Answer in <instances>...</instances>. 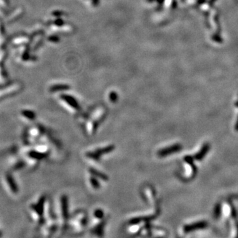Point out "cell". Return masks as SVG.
Wrapping results in <instances>:
<instances>
[{"instance_id": "cell-6", "label": "cell", "mask_w": 238, "mask_h": 238, "mask_svg": "<svg viewBox=\"0 0 238 238\" xmlns=\"http://www.w3.org/2000/svg\"><path fill=\"white\" fill-rule=\"evenodd\" d=\"M60 99L72 109L74 110H79L80 109V106H79L78 102L72 96L66 94H62L60 96Z\"/></svg>"}, {"instance_id": "cell-2", "label": "cell", "mask_w": 238, "mask_h": 238, "mask_svg": "<svg viewBox=\"0 0 238 238\" xmlns=\"http://www.w3.org/2000/svg\"><path fill=\"white\" fill-rule=\"evenodd\" d=\"M114 149H115L114 146L110 145V146H108L107 147H104V148H103L95 149V150H94V151L89 152L87 153L86 155L87 157L89 158H91L92 160L97 161L99 160V159H100V157L102 156V155H103L104 154H107V153H109L110 152L113 151Z\"/></svg>"}, {"instance_id": "cell-30", "label": "cell", "mask_w": 238, "mask_h": 238, "mask_svg": "<svg viewBox=\"0 0 238 238\" xmlns=\"http://www.w3.org/2000/svg\"><path fill=\"white\" fill-rule=\"evenodd\" d=\"M164 1H165V0H157V1L159 3V4H163Z\"/></svg>"}, {"instance_id": "cell-19", "label": "cell", "mask_w": 238, "mask_h": 238, "mask_svg": "<svg viewBox=\"0 0 238 238\" xmlns=\"http://www.w3.org/2000/svg\"><path fill=\"white\" fill-rule=\"evenodd\" d=\"M109 99H110V101L116 102L117 101V99H118L117 93L116 92H115V91L110 92V94H109Z\"/></svg>"}, {"instance_id": "cell-16", "label": "cell", "mask_w": 238, "mask_h": 238, "mask_svg": "<svg viewBox=\"0 0 238 238\" xmlns=\"http://www.w3.org/2000/svg\"><path fill=\"white\" fill-rule=\"evenodd\" d=\"M5 44V35L4 29V27L0 22V49H2L4 48Z\"/></svg>"}, {"instance_id": "cell-5", "label": "cell", "mask_w": 238, "mask_h": 238, "mask_svg": "<svg viewBox=\"0 0 238 238\" xmlns=\"http://www.w3.org/2000/svg\"><path fill=\"white\" fill-rule=\"evenodd\" d=\"M207 226L208 223L205 221H200V222L185 226L183 228V231L185 233H189V232L198 230V229H205L207 227Z\"/></svg>"}, {"instance_id": "cell-31", "label": "cell", "mask_w": 238, "mask_h": 238, "mask_svg": "<svg viewBox=\"0 0 238 238\" xmlns=\"http://www.w3.org/2000/svg\"><path fill=\"white\" fill-rule=\"evenodd\" d=\"M236 105H237V107H238V103H236Z\"/></svg>"}, {"instance_id": "cell-12", "label": "cell", "mask_w": 238, "mask_h": 238, "mask_svg": "<svg viewBox=\"0 0 238 238\" xmlns=\"http://www.w3.org/2000/svg\"><path fill=\"white\" fill-rule=\"evenodd\" d=\"M70 88V86L67 84H56L50 87V91L52 93L63 91H66Z\"/></svg>"}, {"instance_id": "cell-23", "label": "cell", "mask_w": 238, "mask_h": 238, "mask_svg": "<svg viewBox=\"0 0 238 238\" xmlns=\"http://www.w3.org/2000/svg\"><path fill=\"white\" fill-rule=\"evenodd\" d=\"M48 39H49V41L50 42H54V43H56V42H58L60 40V38L58 37V36L56 35H51L49 36Z\"/></svg>"}, {"instance_id": "cell-8", "label": "cell", "mask_w": 238, "mask_h": 238, "mask_svg": "<svg viewBox=\"0 0 238 238\" xmlns=\"http://www.w3.org/2000/svg\"><path fill=\"white\" fill-rule=\"evenodd\" d=\"M5 180H6L7 185L8 187L11 190V192L13 194H17L18 192V188L17 186L16 183L14 181L13 178L10 174H6L5 175Z\"/></svg>"}, {"instance_id": "cell-3", "label": "cell", "mask_w": 238, "mask_h": 238, "mask_svg": "<svg viewBox=\"0 0 238 238\" xmlns=\"http://www.w3.org/2000/svg\"><path fill=\"white\" fill-rule=\"evenodd\" d=\"M44 201H45V197H42L40 198L37 203L35 204V205H33L32 206L33 212L38 217V221L39 222V223H41V222L42 221V220H43Z\"/></svg>"}, {"instance_id": "cell-24", "label": "cell", "mask_w": 238, "mask_h": 238, "mask_svg": "<svg viewBox=\"0 0 238 238\" xmlns=\"http://www.w3.org/2000/svg\"><path fill=\"white\" fill-rule=\"evenodd\" d=\"M95 216L99 218H102L103 216V212H102V210H97L95 212Z\"/></svg>"}, {"instance_id": "cell-15", "label": "cell", "mask_w": 238, "mask_h": 238, "mask_svg": "<svg viewBox=\"0 0 238 238\" xmlns=\"http://www.w3.org/2000/svg\"><path fill=\"white\" fill-rule=\"evenodd\" d=\"M21 115L24 118H27V120H33L35 118V113L32 110H22Z\"/></svg>"}, {"instance_id": "cell-26", "label": "cell", "mask_w": 238, "mask_h": 238, "mask_svg": "<svg viewBox=\"0 0 238 238\" xmlns=\"http://www.w3.org/2000/svg\"><path fill=\"white\" fill-rule=\"evenodd\" d=\"M0 5H1L4 7H7L8 5L7 0H0Z\"/></svg>"}, {"instance_id": "cell-20", "label": "cell", "mask_w": 238, "mask_h": 238, "mask_svg": "<svg viewBox=\"0 0 238 238\" xmlns=\"http://www.w3.org/2000/svg\"><path fill=\"white\" fill-rule=\"evenodd\" d=\"M6 58V51L4 49H0V64H1Z\"/></svg>"}, {"instance_id": "cell-22", "label": "cell", "mask_w": 238, "mask_h": 238, "mask_svg": "<svg viewBox=\"0 0 238 238\" xmlns=\"http://www.w3.org/2000/svg\"><path fill=\"white\" fill-rule=\"evenodd\" d=\"M91 183L92 186L94 187L95 189H97L99 187V184L98 183V181H97V179L95 178H91Z\"/></svg>"}, {"instance_id": "cell-17", "label": "cell", "mask_w": 238, "mask_h": 238, "mask_svg": "<svg viewBox=\"0 0 238 238\" xmlns=\"http://www.w3.org/2000/svg\"><path fill=\"white\" fill-rule=\"evenodd\" d=\"M89 171L93 175H95V176L99 178H101V179H103V181H107V179H108V177H107L106 175L102 173L101 172H99L95 169H91L89 170Z\"/></svg>"}, {"instance_id": "cell-4", "label": "cell", "mask_w": 238, "mask_h": 238, "mask_svg": "<svg viewBox=\"0 0 238 238\" xmlns=\"http://www.w3.org/2000/svg\"><path fill=\"white\" fill-rule=\"evenodd\" d=\"M181 149H182V146H181V144H173V145L160 149V151H158L157 155L161 157H166L168 156L169 155H171L173 154H175V153L179 152L180 150H181Z\"/></svg>"}, {"instance_id": "cell-28", "label": "cell", "mask_w": 238, "mask_h": 238, "mask_svg": "<svg viewBox=\"0 0 238 238\" xmlns=\"http://www.w3.org/2000/svg\"><path fill=\"white\" fill-rule=\"evenodd\" d=\"M99 0H92V4L94 7L97 6V5L99 4Z\"/></svg>"}, {"instance_id": "cell-13", "label": "cell", "mask_w": 238, "mask_h": 238, "mask_svg": "<svg viewBox=\"0 0 238 238\" xmlns=\"http://www.w3.org/2000/svg\"><path fill=\"white\" fill-rule=\"evenodd\" d=\"M22 13H23V9L21 7L18 8V9L15 10V11H13V12L8 17L7 19V21L9 22L15 21V20L19 19L20 17L22 15Z\"/></svg>"}, {"instance_id": "cell-10", "label": "cell", "mask_w": 238, "mask_h": 238, "mask_svg": "<svg viewBox=\"0 0 238 238\" xmlns=\"http://www.w3.org/2000/svg\"><path fill=\"white\" fill-rule=\"evenodd\" d=\"M209 149H210V145L208 144H205V145L202 147V148L200 149V151L194 155V158L196 160L198 161L202 160V159L205 157V155L207 154Z\"/></svg>"}, {"instance_id": "cell-21", "label": "cell", "mask_w": 238, "mask_h": 238, "mask_svg": "<svg viewBox=\"0 0 238 238\" xmlns=\"http://www.w3.org/2000/svg\"><path fill=\"white\" fill-rule=\"evenodd\" d=\"M53 23H54V25H55V26H56L57 27H60L63 26L64 24V22L63 20H62V19H56V20H54V21Z\"/></svg>"}, {"instance_id": "cell-25", "label": "cell", "mask_w": 238, "mask_h": 238, "mask_svg": "<svg viewBox=\"0 0 238 238\" xmlns=\"http://www.w3.org/2000/svg\"><path fill=\"white\" fill-rule=\"evenodd\" d=\"M220 213V205H218V206H216V209H215V211H214L215 216H219Z\"/></svg>"}, {"instance_id": "cell-27", "label": "cell", "mask_w": 238, "mask_h": 238, "mask_svg": "<svg viewBox=\"0 0 238 238\" xmlns=\"http://www.w3.org/2000/svg\"><path fill=\"white\" fill-rule=\"evenodd\" d=\"M62 14H63V13H62V11H56L52 13V15H54L55 17H60Z\"/></svg>"}, {"instance_id": "cell-9", "label": "cell", "mask_w": 238, "mask_h": 238, "mask_svg": "<svg viewBox=\"0 0 238 238\" xmlns=\"http://www.w3.org/2000/svg\"><path fill=\"white\" fill-rule=\"evenodd\" d=\"M42 40H43V35L41 33H38L36 35L33 39H31V49L36 50L41 44Z\"/></svg>"}, {"instance_id": "cell-14", "label": "cell", "mask_w": 238, "mask_h": 238, "mask_svg": "<svg viewBox=\"0 0 238 238\" xmlns=\"http://www.w3.org/2000/svg\"><path fill=\"white\" fill-rule=\"evenodd\" d=\"M30 52H29V47L24 46L21 49V53H20V57L21 59L23 61H29V60H32L31 57L30 56Z\"/></svg>"}, {"instance_id": "cell-11", "label": "cell", "mask_w": 238, "mask_h": 238, "mask_svg": "<svg viewBox=\"0 0 238 238\" xmlns=\"http://www.w3.org/2000/svg\"><path fill=\"white\" fill-rule=\"evenodd\" d=\"M31 41V38L29 36H17V37L14 38L11 43L15 45H23L29 44Z\"/></svg>"}, {"instance_id": "cell-29", "label": "cell", "mask_w": 238, "mask_h": 238, "mask_svg": "<svg viewBox=\"0 0 238 238\" xmlns=\"http://www.w3.org/2000/svg\"><path fill=\"white\" fill-rule=\"evenodd\" d=\"M235 129H236V131H238V117L237 119L236 123V124H235Z\"/></svg>"}, {"instance_id": "cell-7", "label": "cell", "mask_w": 238, "mask_h": 238, "mask_svg": "<svg viewBox=\"0 0 238 238\" xmlns=\"http://www.w3.org/2000/svg\"><path fill=\"white\" fill-rule=\"evenodd\" d=\"M68 204L67 199L66 196H63L61 198V212L62 218L64 220H66L68 216Z\"/></svg>"}, {"instance_id": "cell-1", "label": "cell", "mask_w": 238, "mask_h": 238, "mask_svg": "<svg viewBox=\"0 0 238 238\" xmlns=\"http://www.w3.org/2000/svg\"><path fill=\"white\" fill-rule=\"evenodd\" d=\"M21 88L22 86L19 83H14L10 86L4 87L3 89H0V99L16 94Z\"/></svg>"}, {"instance_id": "cell-18", "label": "cell", "mask_w": 238, "mask_h": 238, "mask_svg": "<svg viewBox=\"0 0 238 238\" xmlns=\"http://www.w3.org/2000/svg\"><path fill=\"white\" fill-rule=\"evenodd\" d=\"M7 78V73L1 66V64H0V83H4L6 81Z\"/></svg>"}]
</instances>
